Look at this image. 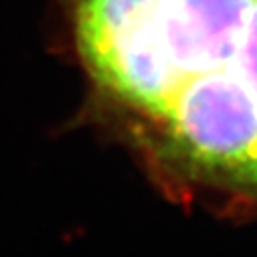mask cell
Returning a JSON list of instances; mask_svg holds the SVG:
<instances>
[{"label": "cell", "mask_w": 257, "mask_h": 257, "mask_svg": "<svg viewBox=\"0 0 257 257\" xmlns=\"http://www.w3.org/2000/svg\"><path fill=\"white\" fill-rule=\"evenodd\" d=\"M83 65L170 164L257 195V0H73Z\"/></svg>", "instance_id": "cell-1"}]
</instances>
